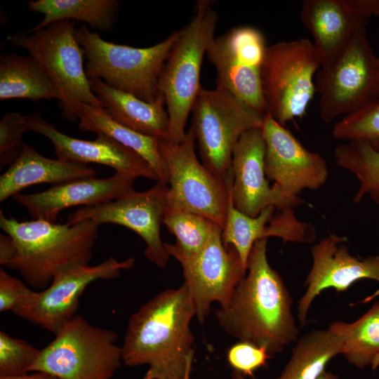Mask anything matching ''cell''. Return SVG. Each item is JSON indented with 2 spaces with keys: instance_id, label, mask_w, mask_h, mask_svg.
Listing matches in <instances>:
<instances>
[{
  "instance_id": "cell-1",
  "label": "cell",
  "mask_w": 379,
  "mask_h": 379,
  "mask_svg": "<svg viewBox=\"0 0 379 379\" xmlns=\"http://www.w3.org/2000/svg\"><path fill=\"white\" fill-rule=\"evenodd\" d=\"M267 238L255 242L246 276L215 317L227 334L265 349L272 357L295 341L299 331L290 293L267 260Z\"/></svg>"
},
{
  "instance_id": "cell-2",
  "label": "cell",
  "mask_w": 379,
  "mask_h": 379,
  "mask_svg": "<svg viewBox=\"0 0 379 379\" xmlns=\"http://www.w3.org/2000/svg\"><path fill=\"white\" fill-rule=\"evenodd\" d=\"M195 312L187 286L159 292L129 318L121 346L123 362L149 366L154 379H190Z\"/></svg>"
},
{
  "instance_id": "cell-3",
  "label": "cell",
  "mask_w": 379,
  "mask_h": 379,
  "mask_svg": "<svg viewBox=\"0 0 379 379\" xmlns=\"http://www.w3.org/2000/svg\"><path fill=\"white\" fill-rule=\"evenodd\" d=\"M0 227L15 247L6 267L18 271L27 284L41 291L59 272L89 265L98 238V227L90 220L58 224L42 219L18 221L0 211Z\"/></svg>"
},
{
  "instance_id": "cell-4",
  "label": "cell",
  "mask_w": 379,
  "mask_h": 379,
  "mask_svg": "<svg viewBox=\"0 0 379 379\" xmlns=\"http://www.w3.org/2000/svg\"><path fill=\"white\" fill-rule=\"evenodd\" d=\"M218 18L211 1H197L194 15L179 30L164 64L159 89L165 99L169 118L166 140L178 143L185 137L187 118L201 88L203 58L215 38Z\"/></svg>"
},
{
  "instance_id": "cell-5",
  "label": "cell",
  "mask_w": 379,
  "mask_h": 379,
  "mask_svg": "<svg viewBox=\"0 0 379 379\" xmlns=\"http://www.w3.org/2000/svg\"><path fill=\"white\" fill-rule=\"evenodd\" d=\"M178 35L177 30L154 46L136 48L105 41L85 25L75 32L84 50L89 79H100L108 86L148 102L164 97L159 89V78Z\"/></svg>"
},
{
  "instance_id": "cell-6",
  "label": "cell",
  "mask_w": 379,
  "mask_h": 379,
  "mask_svg": "<svg viewBox=\"0 0 379 379\" xmlns=\"http://www.w3.org/2000/svg\"><path fill=\"white\" fill-rule=\"evenodd\" d=\"M75 32V21L62 20L6 37L13 45L26 50L44 69L60 93L62 116L69 121H78L82 104L102 107L91 89L84 50Z\"/></svg>"
},
{
  "instance_id": "cell-7",
  "label": "cell",
  "mask_w": 379,
  "mask_h": 379,
  "mask_svg": "<svg viewBox=\"0 0 379 379\" xmlns=\"http://www.w3.org/2000/svg\"><path fill=\"white\" fill-rule=\"evenodd\" d=\"M40 354L30 372L59 379H110L123 362L117 334L76 314Z\"/></svg>"
},
{
  "instance_id": "cell-8",
  "label": "cell",
  "mask_w": 379,
  "mask_h": 379,
  "mask_svg": "<svg viewBox=\"0 0 379 379\" xmlns=\"http://www.w3.org/2000/svg\"><path fill=\"white\" fill-rule=\"evenodd\" d=\"M321 65L320 55L310 39L267 46L261 72L266 113L284 126L302 118L317 93L314 78Z\"/></svg>"
},
{
  "instance_id": "cell-9",
  "label": "cell",
  "mask_w": 379,
  "mask_h": 379,
  "mask_svg": "<svg viewBox=\"0 0 379 379\" xmlns=\"http://www.w3.org/2000/svg\"><path fill=\"white\" fill-rule=\"evenodd\" d=\"M315 84L319 117L325 123L379 98V56L372 49L366 28L332 60L321 65Z\"/></svg>"
},
{
  "instance_id": "cell-10",
  "label": "cell",
  "mask_w": 379,
  "mask_h": 379,
  "mask_svg": "<svg viewBox=\"0 0 379 379\" xmlns=\"http://www.w3.org/2000/svg\"><path fill=\"white\" fill-rule=\"evenodd\" d=\"M193 128L202 164L225 181L233 150L241 135L261 128L264 115L227 91L201 88L192 109Z\"/></svg>"
},
{
  "instance_id": "cell-11",
  "label": "cell",
  "mask_w": 379,
  "mask_h": 379,
  "mask_svg": "<svg viewBox=\"0 0 379 379\" xmlns=\"http://www.w3.org/2000/svg\"><path fill=\"white\" fill-rule=\"evenodd\" d=\"M195 140L192 127L180 142L159 140V150L168 173V210L198 214L223 228L228 185L199 162L195 153Z\"/></svg>"
},
{
  "instance_id": "cell-12",
  "label": "cell",
  "mask_w": 379,
  "mask_h": 379,
  "mask_svg": "<svg viewBox=\"0 0 379 379\" xmlns=\"http://www.w3.org/2000/svg\"><path fill=\"white\" fill-rule=\"evenodd\" d=\"M134 263L133 257L122 261L109 257L95 265H81L65 270L46 288L32 291L13 313L55 335L77 314L79 299L89 284L100 279H116Z\"/></svg>"
},
{
  "instance_id": "cell-13",
  "label": "cell",
  "mask_w": 379,
  "mask_h": 379,
  "mask_svg": "<svg viewBox=\"0 0 379 379\" xmlns=\"http://www.w3.org/2000/svg\"><path fill=\"white\" fill-rule=\"evenodd\" d=\"M262 33L251 26H239L215 37L206 55L216 69V87L223 88L265 115L261 72L266 50Z\"/></svg>"
},
{
  "instance_id": "cell-14",
  "label": "cell",
  "mask_w": 379,
  "mask_h": 379,
  "mask_svg": "<svg viewBox=\"0 0 379 379\" xmlns=\"http://www.w3.org/2000/svg\"><path fill=\"white\" fill-rule=\"evenodd\" d=\"M168 185L158 181L150 189L92 206H83L70 213L67 223L90 220L98 225L116 224L138 234L145 242V257L160 268L170 258L161 238V226L168 209Z\"/></svg>"
},
{
  "instance_id": "cell-15",
  "label": "cell",
  "mask_w": 379,
  "mask_h": 379,
  "mask_svg": "<svg viewBox=\"0 0 379 379\" xmlns=\"http://www.w3.org/2000/svg\"><path fill=\"white\" fill-rule=\"evenodd\" d=\"M222 230V227L217 229L196 255L178 260L195 317L201 324L209 314L213 302H218L220 307L227 304L247 272L237 250L224 246Z\"/></svg>"
},
{
  "instance_id": "cell-16",
  "label": "cell",
  "mask_w": 379,
  "mask_h": 379,
  "mask_svg": "<svg viewBox=\"0 0 379 379\" xmlns=\"http://www.w3.org/2000/svg\"><path fill=\"white\" fill-rule=\"evenodd\" d=\"M261 128L267 179L291 197H299L304 190H318L325 184L328 171L321 154L305 148L268 113L264 115Z\"/></svg>"
},
{
  "instance_id": "cell-17",
  "label": "cell",
  "mask_w": 379,
  "mask_h": 379,
  "mask_svg": "<svg viewBox=\"0 0 379 379\" xmlns=\"http://www.w3.org/2000/svg\"><path fill=\"white\" fill-rule=\"evenodd\" d=\"M265 142L261 128L245 131L232 153V197L234 207L251 217L264 208H295L304 203L300 197L285 194L277 185L270 186L265 171Z\"/></svg>"
},
{
  "instance_id": "cell-18",
  "label": "cell",
  "mask_w": 379,
  "mask_h": 379,
  "mask_svg": "<svg viewBox=\"0 0 379 379\" xmlns=\"http://www.w3.org/2000/svg\"><path fill=\"white\" fill-rule=\"evenodd\" d=\"M347 239L329 234L311 247L312 265L305 282L306 291L298 301V318L301 326L307 323L309 309L324 290L347 291L361 279L379 284V255L359 258L350 254Z\"/></svg>"
},
{
  "instance_id": "cell-19",
  "label": "cell",
  "mask_w": 379,
  "mask_h": 379,
  "mask_svg": "<svg viewBox=\"0 0 379 379\" xmlns=\"http://www.w3.org/2000/svg\"><path fill=\"white\" fill-rule=\"evenodd\" d=\"M26 126L28 131L49 139L60 160L84 164H99L114 169L117 173L159 181L157 173L141 156L105 135L96 134L93 140L68 136L44 119L38 112L27 115Z\"/></svg>"
},
{
  "instance_id": "cell-20",
  "label": "cell",
  "mask_w": 379,
  "mask_h": 379,
  "mask_svg": "<svg viewBox=\"0 0 379 379\" xmlns=\"http://www.w3.org/2000/svg\"><path fill=\"white\" fill-rule=\"evenodd\" d=\"M378 0H305L300 19L322 65L332 60L375 16Z\"/></svg>"
},
{
  "instance_id": "cell-21",
  "label": "cell",
  "mask_w": 379,
  "mask_h": 379,
  "mask_svg": "<svg viewBox=\"0 0 379 379\" xmlns=\"http://www.w3.org/2000/svg\"><path fill=\"white\" fill-rule=\"evenodd\" d=\"M136 179L116 172L107 178H86L54 185L38 193H19L13 199L27 209L33 220L56 222L59 213L65 208L96 206L133 192Z\"/></svg>"
},
{
  "instance_id": "cell-22",
  "label": "cell",
  "mask_w": 379,
  "mask_h": 379,
  "mask_svg": "<svg viewBox=\"0 0 379 379\" xmlns=\"http://www.w3.org/2000/svg\"><path fill=\"white\" fill-rule=\"evenodd\" d=\"M95 175V170L87 164L46 157L25 143L18 159L0 176V201L34 185L54 186Z\"/></svg>"
},
{
  "instance_id": "cell-23",
  "label": "cell",
  "mask_w": 379,
  "mask_h": 379,
  "mask_svg": "<svg viewBox=\"0 0 379 379\" xmlns=\"http://www.w3.org/2000/svg\"><path fill=\"white\" fill-rule=\"evenodd\" d=\"M91 89L109 117L140 133L166 140L169 118L164 97L154 102L115 89L100 79H91Z\"/></svg>"
},
{
  "instance_id": "cell-24",
  "label": "cell",
  "mask_w": 379,
  "mask_h": 379,
  "mask_svg": "<svg viewBox=\"0 0 379 379\" xmlns=\"http://www.w3.org/2000/svg\"><path fill=\"white\" fill-rule=\"evenodd\" d=\"M78 127L83 131L105 135L131 149L149 164L160 182L168 184V173L159 150V139L140 133L118 123L103 107L86 104L80 105Z\"/></svg>"
},
{
  "instance_id": "cell-25",
  "label": "cell",
  "mask_w": 379,
  "mask_h": 379,
  "mask_svg": "<svg viewBox=\"0 0 379 379\" xmlns=\"http://www.w3.org/2000/svg\"><path fill=\"white\" fill-rule=\"evenodd\" d=\"M57 99L60 93L39 62L13 53L0 56V100Z\"/></svg>"
},
{
  "instance_id": "cell-26",
  "label": "cell",
  "mask_w": 379,
  "mask_h": 379,
  "mask_svg": "<svg viewBox=\"0 0 379 379\" xmlns=\"http://www.w3.org/2000/svg\"><path fill=\"white\" fill-rule=\"evenodd\" d=\"M28 10L44 15L43 20L27 32H34L62 21H81L102 32L112 29L118 15L117 0H36L27 2Z\"/></svg>"
},
{
  "instance_id": "cell-27",
  "label": "cell",
  "mask_w": 379,
  "mask_h": 379,
  "mask_svg": "<svg viewBox=\"0 0 379 379\" xmlns=\"http://www.w3.org/2000/svg\"><path fill=\"white\" fill-rule=\"evenodd\" d=\"M343 352V342L336 333L328 328L313 330L298 340L290 360L275 379H317L328 361Z\"/></svg>"
},
{
  "instance_id": "cell-28",
  "label": "cell",
  "mask_w": 379,
  "mask_h": 379,
  "mask_svg": "<svg viewBox=\"0 0 379 379\" xmlns=\"http://www.w3.org/2000/svg\"><path fill=\"white\" fill-rule=\"evenodd\" d=\"M328 328L343 342L342 354L358 368L379 366V302L356 321H335Z\"/></svg>"
},
{
  "instance_id": "cell-29",
  "label": "cell",
  "mask_w": 379,
  "mask_h": 379,
  "mask_svg": "<svg viewBox=\"0 0 379 379\" xmlns=\"http://www.w3.org/2000/svg\"><path fill=\"white\" fill-rule=\"evenodd\" d=\"M333 157L336 164L359 182L354 203L368 197L379 204V152L363 141H347L335 147Z\"/></svg>"
},
{
  "instance_id": "cell-30",
  "label": "cell",
  "mask_w": 379,
  "mask_h": 379,
  "mask_svg": "<svg viewBox=\"0 0 379 379\" xmlns=\"http://www.w3.org/2000/svg\"><path fill=\"white\" fill-rule=\"evenodd\" d=\"M164 224L176 238L173 244L164 243L171 256L178 261L200 251L220 225L204 216L181 211L168 210Z\"/></svg>"
},
{
  "instance_id": "cell-31",
  "label": "cell",
  "mask_w": 379,
  "mask_h": 379,
  "mask_svg": "<svg viewBox=\"0 0 379 379\" xmlns=\"http://www.w3.org/2000/svg\"><path fill=\"white\" fill-rule=\"evenodd\" d=\"M228 185L229 198L226 218L222 230L225 246H233L247 269L248 258L255 242L262 239V234L277 209L273 206L264 208L257 216L251 217L237 210L232 201V173L225 180Z\"/></svg>"
},
{
  "instance_id": "cell-32",
  "label": "cell",
  "mask_w": 379,
  "mask_h": 379,
  "mask_svg": "<svg viewBox=\"0 0 379 379\" xmlns=\"http://www.w3.org/2000/svg\"><path fill=\"white\" fill-rule=\"evenodd\" d=\"M331 135L343 142H365L379 152V98L344 116L334 125Z\"/></svg>"
},
{
  "instance_id": "cell-33",
  "label": "cell",
  "mask_w": 379,
  "mask_h": 379,
  "mask_svg": "<svg viewBox=\"0 0 379 379\" xmlns=\"http://www.w3.org/2000/svg\"><path fill=\"white\" fill-rule=\"evenodd\" d=\"M41 349L0 331V376H20L30 372Z\"/></svg>"
},
{
  "instance_id": "cell-34",
  "label": "cell",
  "mask_w": 379,
  "mask_h": 379,
  "mask_svg": "<svg viewBox=\"0 0 379 379\" xmlns=\"http://www.w3.org/2000/svg\"><path fill=\"white\" fill-rule=\"evenodd\" d=\"M27 116L18 112L5 114L0 121V167L12 165L20 156L25 143L23 134L28 131Z\"/></svg>"
},
{
  "instance_id": "cell-35",
  "label": "cell",
  "mask_w": 379,
  "mask_h": 379,
  "mask_svg": "<svg viewBox=\"0 0 379 379\" xmlns=\"http://www.w3.org/2000/svg\"><path fill=\"white\" fill-rule=\"evenodd\" d=\"M270 358L265 349L242 341L232 345L227 354V361L234 370L251 377L257 369L266 366Z\"/></svg>"
},
{
  "instance_id": "cell-36",
  "label": "cell",
  "mask_w": 379,
  "mask_h": 379,
  "mask_svg": "<svg viewBox=\"0 0 379 379\" xmlns=\"http://www.w3.org/2000/svg\"><path fill=\"white\" fill-rule=\"evenodd\" d=\"M32 290L20 279L0 269V312L13 311Z\"/></svg>"
},
{
  "instance_id": "cell-37",
  "label": "cell",
  "mask_w": 379,
  "mask_h": 379,
  "mask_svg": "<svg viewBox=\"0 0 379 379\" xmlns=\"http://www.w3.org/2000/svg\"><path fill=\"white\" fill-rule=\"evenodd\" d=\"M15 247L12 238L7 234H0V264L5 267L15 255Z\"/></svg>"
},
{
  "instance_id": "cell-38",
  "label": "cell",
  "mask_w": 379,
  "mask_h": 379,
  "mask_svg": "<svg viewBox=\"0 0 379 379\" xmlns=\"http://www.w3.org/2000/svg\"><path fill=\"white\" fill-rule=\"evenodd\" d=\"M50 375L42 372H33L20 376H0V379H49Z\"/></svg>"
},
{
  "instance_id": "cell-39",
  "label": "cell",
  "mask_w": 379,
  "mask_h": 379,
  "mask_svg": "<svg viewBox=\"0 0 379 379\" xmlns=\"http://www.w3.org/2000/svg\"><path fill=\"white\" fill-rule=\"evenodd\" d=\"M317 379H338V378L332 373L324 371Z\"/></svg>"
},
{
  "instance_id": "cell-40",
  "label": "cell",
  "mask_w": 379,
  "mask_h": 379,
  "mask_svg": "<svg viewBox=\"0 0 379 379\" xmlns=\"http://www.w3.org/2000/svg\"><path fill=\"white\" fill-rule=\"evenodd\" d=\"M232 379H245V375L241 372L234 370L232 373Z\"/></svg>"
},
{
  "instance_id": "cell-41",
  "label": "cell",
  "mask_w": 379,
  "mask_h": 379,
  "mask_svg": "<svg viewBox=\"0 0 379 379\" xmlns=\"http://www.w3.org/2000/svg\"><path fill=\"white\" fill-rule=\"evenodd\" d=\"M141 379H154L152 372L149 369Z\"/></svg>"
},
{
  "instance_id": "cell-42",
  "label": "cell",
  "mask_w": 379,
  "mask_h": 379,
  "mask_svg": "<svg viewBox=\"0 0 379 379\" xmlns=\"http://www.w3.org/2000/svg\"><path fill=\"white\" fill-rule=\"evenodd\" d=\"M375 16L379 18V0H378V4L375 9Z\"/></svg>"
},
{
  "instance_id": "cell-43",
  "label": "cell",
  "mask_w": 379,
  "mask_h": 379,
  "mask_svg": "<svg viewBox=\"0 0 379 379\" xmlns=\"http://www.w3.org/2000/svg\"><path fill=\"white\" fill-rule=\"evenodd\" d=\"M49 379H59V378H56V377L51 376Z\"/></svg>"
}]
</instances>
